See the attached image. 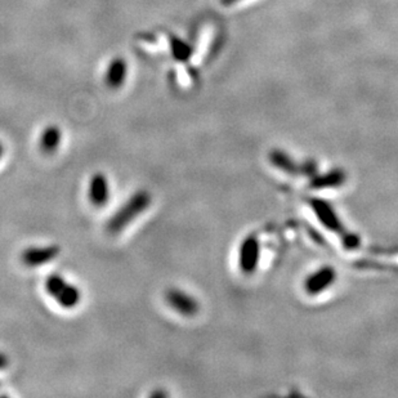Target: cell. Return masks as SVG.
Returning a JSON list of instances; mask_svg holds the SVG:
<instances>
[{"mask_svg": "<svg viewBox=\"0 0 398 398\" xmlns=\"http://www.w3.org/2000/svg\"><path fill=\"white\" fill-rule=\"evenodd\" d=\"M151 200L152 197L149 191L141 189L135 192V195L130 196L128 201L108 219L106 230L111 235L120 232L150 206Z\"/></svg>", "mask_w": 398, "mask_h": 398, "instance_id": "obj_1", "label": "cell"}, {"mask_svg": "<svg viewBox=\"0 0 398 398\" xmlns=\"http://www.w3.org/2000/svg\"><path fill=\"white\" fill-rule=\"evenodd\" d=\"M45 290L62 309H74L82 299L80 290L57 273H52L46 278Z\"/></svg>", "mask_w": 398, "mask_h": 398, "instance_id": "obj_2", "label": "cell"}, {"mask_svg": "<svg viewBox=\"0 0 398 398\" xmlns=\"http://www.w3.org/2000/svg\"><path fill=\"white\" fill-rule=\"evenodd\" d=\"M166 299L172 309L183 316H194L199 312V301L189 294L180 289H169L166 294Z\"/></svg>", "mask_w": 398, "mask_h": 398, "instance_id": "obj_3", "label": "cell"}, {"mask_svg": "<svg viewBox=\"0 0 398 398\" xmlns=\"http://www.w3.org/2000/svg\"><path fill=\"white\" fill-rule=\"evenodd\" d=\"M61 249L57 245H49V247H35V248H27L23 250V264L27 267H39L43 264L51 262L56 259L60 254Z\"/></svg>", "mask_w": 398, "mask_h": 398, "instance_id": "obj_4", "label": "cell"}, {"mask_svg": "<svg viewBox=\"0 0 398 398\" xmlns=\"http://www.w3.org/2000/svg\"><path fill=\"white\" fill-rule=\"evenodd\" d=\"M90 203L94 206H105L108 197H110V187L108 180L105 174H94L89 180V188H88Z\"/></svg>", "mask_w": 398, "mask_h": 398, "instance_id": "obj_5", "label": "cell"}, {"mask_svg": "<svg viewBox=\"0 0 398 398\" xmlns=\"http://www.w3.org/2000/svg\"><path fill=\"white\" fill-rule=\"evenodd\" d=\"M61 138H62V133L57 127L51 125V127L45 128L43 135H42V138H40V149L45 154H53L54 151L58 149Z\"/></svg>", "mask_w": 398, "mask_h": 398, "instance_id": "obj_6", "label": "cell"}, {"mask_svg": "<svg viewBox=\"0 0 398 398\" xmlns=\"http://www.w3.org/2000/svg\"><path fill=\"white\" fill-rule=\"evenodd\" d=\"M8 363H9V360H8L7 356L4 354H0V370L7 368Z\"/></svg>", "mask_w": 398, "mask_h": 398, "instance_id": "obj_7", "label": "cell"}, {"mask_svg": "<svg viewBox=\"0 0 398 398\" xmlns=\"http://www.w3.org/2000/svg\"><path fill=\"white\" fill-rule=\"evenodd\" d=\"M151 396L152 397H158V396L163 397V396H166V393L164 391L154 392V393H151Z\"/></svg>", "mask_w": 398, "mask_h": 398, "instance_id": "obj_8", "label": "cell"}, {"mask_svg": "<svg viewBox=\"0 0 398 398\" xmlns=\"http://www.w3.org/2000/svg\"><path fill=\"white\" fill-rule=\"evenodd\" d=\"M1 156H3V146L0 144V158H1Z\"/></svg>", "mask_w": 398, "mask_h": 398, "instance_id": "obj_9", "label": "cell"}]
</instances>
